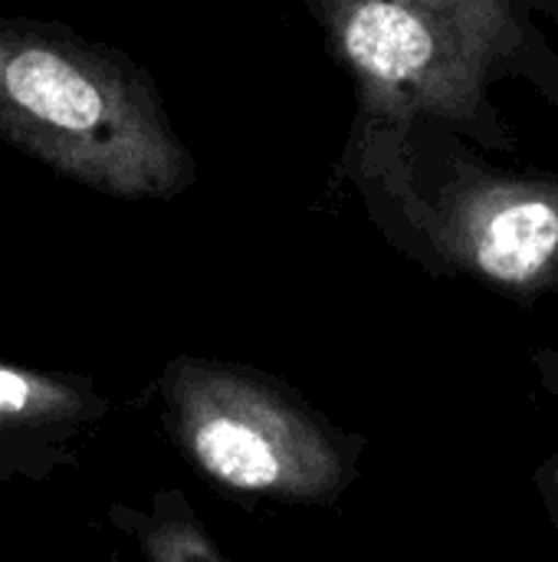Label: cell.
Masks as SVG:
<instances>
[{
	"label": "cell",
	"mask_w": 558,
	"mask_h": 562,
	"mask_svg": "<svg viewBox=\"0 0 558 562\" xmlns=\"http://www.w3.org/2000/svg\"><path fill=\"white\" fill-rule=\"evenodd\" d=\"M355 178L382 234L431 277L523 306L558 296V175L497 165L434 122L372 119Z\"/></svg>",
	"instance_id": "obj_1"
},
{
	"label": "cell",
	"mask_w": 558,
	"mask_h": 562,
	"mask_svg": "<svg viewBox=\"0 0 558 562\" xmlns=\"http://www.w3.org/2000/svg\"><path fill=\"white\" fill-rule=\"evenodd\" d=\"M536 16V0H326L372 119L434 122L503 155L516 135L497 86L523 79L558 109V56Z\"/></svg>",
	"instance_id": "obj_2"
},
{
	"label": "cell",
	"mask_w": 558,
	"mask_h": 562,
	"mask_svg": "<svg viewBox=\"0 0 558 562\" xmlns=\"http://www.w3.org/2000/svg\"><path fill=\"white\" fill-rule=\"evenodd\" d=\"M0 138L112 198H178L194 161L151 82L69 33L0 20Z\"/></svg>",
	"instance_id": "obj_3"
},
{
	"label": "cell",
	"mask_w": 558,
	"mask_h": 562,
	"mask_svg": "<svg viewBox=\"0 0 558 562\" xmlns=\"http://www.w3.org/2000/svg\"><path fill=\"white\" fill-rule=\"evenodd\" d=\"M155 398L181 461L230 497L335 507L362 477L368 438L257 366L184 352L164 362Z\"/></svg>",
	"instance_id": "obj_4"
},
{
	"label": "cell",
	"mask_w": 558,
	"mask_h": 562,
	"mask_svg": "<svg viewBox=\"0 0 558 562\" xmlns=\"http://www.w3.org/2000/svg\"><path fill=\"white\" fill-rule=\"evenodd\" d=\"M115 405L89 375L0 362V484L79 468Z\"/></svg>",
	"instance_id": "obj_5"
},
{
	"label": "cell",
	"mask_w": 558,
	"mask_h": 562,
	"mask_svg": "<svg viewBox=\"0 0 558 562\" xmlns=\"http://www.w3.org/2000/svg\"><path fill=\"white\" fill-rule=\"evenodd\" d=\"M105 520L115 533L132 540L145 562H237L224 553L217 537L178 487L155 491L148 507L115 501L109 504Z\"/></svg>",
	"instance_id": "obj_6"
},
{
	"label": "cell",
	"mask_w": 558,
	"mask_h": 562,
	"mask_svg": "<svg viewBox=\"0 0 558 562\" xmlns=\"http://www.w3.org/2000/svg\"><path fill=\"white\" fill-rule=\"evenodd\" d=\"M529 366H533L543 392L553 398V405H556L558 412V349L556 346H536V349H529ZM533 487H536V494L543 501V510H546L549 527L556 530L558 537V445L553 448V454L536 468Z\"/></svg>",
	"instance_id": "obj_7"
},
{
	"label": "cell",
	"mask_w": 558,
	"mask_h": 562,
	"mask_svg": "<svg viewBox=\"0 0 558 562\" xmlns=\"http://www.w3.org/2000/svg\"><path fill=\"white\" fill-rule=\"evenodd\" d=\"M536 10L543 16H549L553 23H558V0H536Z\"/></svg>",
	"instance_id": "obj_8"
}]
</instances>
